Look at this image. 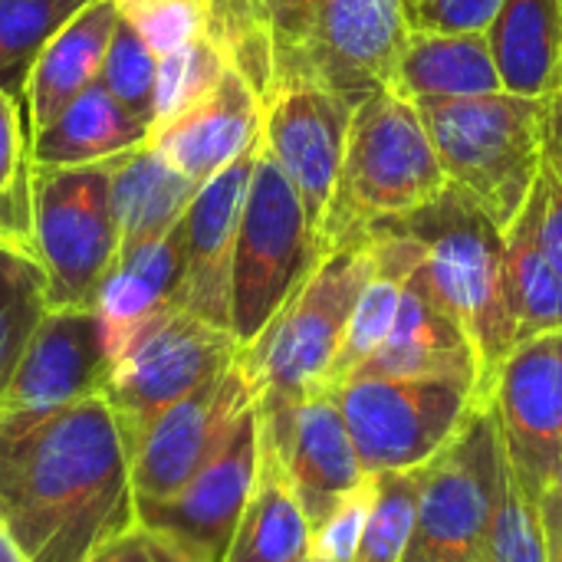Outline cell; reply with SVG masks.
Instances as JSON below:
<instances>
[{
    "label": "cell",
    "instance_id": "19",
    "mask_svg": "<svg viewBox=\"0 0 562 562\" xmlns=\"http://www.w3.org/2000/svg\"><path fill=\"white\" fill-rule=\"evenodd\" d=\"M263 102L227 69L211 95L148 135V145L198 188L260 142Z\"/></svg>",
    "mask_w": 562,
    "mask_h": 562
},
{
    "label": "cell",
    "instance_id": "41",
    "mask_svg": "<svg viewBox=\"0 0 562 562\" xmlns=\"http://www.w3.org/2000/svg\"><path fill=\"white\" fill-rule=\"evenodd\" d=\"M504 0H422L408 10V23L441 33H484Z\"/></svg>",
    "mask_w": 562,
    "mask_h": 562
},
{
    "label": "cell",
    "instance_id": "29",
    "mask_svg": "<svg viewBox=\"0 0 562 562\" xmlns=\"http://www.w3.org/2000/svg\"><path fill=\"white\" fill-rule=\"evenodd\" d=\"M310 547L313 527L280 461L260 441L257 481L224 562H303L310 560Z\"/></svg>",
    "mask_w": 562,
    "mask_h": 562
},
{
    "label": "cell",
    "instance_id": "48",
    "mask_svg": "<svg viewBox=\"0 0 562 562\" xmlns=\"http://www.w3.org/2000/svg\"><path fill=\"white\" fill-rule=\"evenodd\" d=\"M415 3H422V0H408V10H412V7H415Z\"/></svg>",
    "mask_w": 562,
    "mask_h": 562
},
{
    "label": "cell",
    "instance_id": "18",
    "mask_svg": "<svg viewBox=\"0 0 562 562\" xmlns=\"http://www.w3.org/2000/svg\"><path fill=\"white\" fill-rule=\"evenodd\" d=\"M109 372L95 310H46L0 395V408L46 412L95 398L105 395Z\"/></svg>",
    "mask_w": 562,
    "mask_h": 562
},
{
    "label": "cell",
    "instance_id": "15",
    "mask_svg": "<svg viewBox=\"0 0 562 562\" xmlns=\"http://www.w3.org/2000/svg\"><path fill=\"white\" fill-rule=\"evenodd\" d=\"M257 428L260 441L280 461L310 527L326 520L369 477L333 389H316L296 405L257 408Z\"/></svg>",
    "mask_w": 562,
    "mask_h": 562
},
{
    "label": "cell",
    "instance_id": "40",
    "mask_svg": "<svg viewBox=\"0 0 562 562\" xmlns=\"http://www.w3.org/2000/svg\"><path fill=\"white\" fill-rule=\"evenodd\" d=\"M537 188L543 198V240L562 267V86L547 95V135Z\"/></svg>",
    "mask_w": 562,
    "mask_h": 562
},
{
    "label": "cell",
    "instance_id": "28",
    "mask_svg": "<svg viewBox=\"0 0 562 562\" xmlns=\"http://www.w3.org/2000/svg\"><path fill=\"white\" fill-rule=\"evenodd\" d=\"M504 280L517 346L562 333V267L543 240L540 188H533L527 207L504 231Z\"/></svg>",
    "mask_w": 562,
    "mask_h": 562
},
{
    "label": "cell",
    "instance_id": "44",
    "mask_svg": "<svg viewBox=\"0 0 562 562\" xmlns=\"http://www.w3.org/2000/svg\"><path fill=\"white\" fill-rule=\"evenodd\" d=\"M0 244L16 247L33 257V237H30V194L26 184L0 194ZM36 260V257H33Z\"/></svg>",
    "mask_w": 562,
    "mask_h": 562
},
{
    "label": "cell",
    "instance_id": "47",
    "mask_svg": "<svg viewBox=\"0 0 562 562\" xmlns=\"http://www.w3.org/2000/svg\"><path fill=\"white\" fill-rule=\"evenodd\" d=\"M402 562H454V560H448V557H438V553H428V550H408Z\"/></svg>",
    "mask_w": 562,
    "mask_h": 562
},
{
    "label": "cell",
    "instance_id": "35",
    "mask_svg": "<svg viewBox=\"0 0 562 562\" xmlns=\"http://www.w3.org/2000/svg\"><path fill=\"white\" fill-rule=\"evenodd\" d=\"M86 0H0V86L13 95L46 40Z\"/></svg>",
    "mask_w": 562,
    "mask_h": 562
},
{
    "label": "cell",
    "instance_id": "17",
    "mask_svg": "<svg viewBox=\"0 0 562 562\" xmlns=\"http://www.w3.org/2000/svg\"><path fill=\"white\" fill-rule=\"evenodd\" d=\"M260 142L204 181L184 214V263H181V310L194 319L231 333V283L234 250L250 188V171Z\"/></svg>",
    "mask_w": 562,
    "mask_h": 562
},
{
    "label": "cell",
    "instance_id": "1",
    "mask_svg": "<svg viewBox=\"0 0 562 562\" xmlns=\"http://www.w3.org/2000/svg\"><path fill=\"white\" fill-rule=\"evenodd\" d=\"M0 524L26 562H89L138 524L105 395L46 412L0 408Z\"/></svg>",
    "mask_w": 562,
    "mask_h": 562
},
{
    "label": "cell",
    "instance_id": "4",
    "mask_svg": "<svg viewBox=\"0 0 562 562\" xmlns=\"http://www.w3.org/2000/svg\"><path fill=\"white\" fill-rule=\"evenodd\" d=\"M415 105L448 184L471 198L504 234L540 178L547 99L494 92Z\"/></svg>",
    "mask_w": 562,
    "mask_h": 562
},
{
    "label": "cell",
    "instance_id": "9",
    "mask_svg": "<svg viewBox=\"0 0 562 562\" xmlns=\"http://www.w3.org/2000/svg\"><path fill=\"white\" fill-rule=\"evenodd\" d=\"M240 349L227 329H214L184 310L145 329L112 366L105 398L125 448L171 405L194 395L237 362Z\"/></svg>",
    "mask_w": 562,
    "mask_h": 562
},
{
    "label": "cell",
    "instance_id": "36",
    "mask_svg": "<svg viewBox=\"0 0 562 562\" xmlns=\"http://www.w3.org/2000/svg\"><path fill=\"white\" fill-rule=\"evenodd\" d=\"M155 72H158V56L145 46V40L119 20L112 43L105 49L102 69H99V86L115 95L128 112L145 119L151 125V89H155Z\"/></svg>",
    "mask_w": 562,
    "mask_h": 562
},
{
    "label": "cell",
    "instance_id": "8",
    "mask_svg": "<svg viewBox=\"0 0 562 562\" xmlns=\"http://www.w3.org/2000/svg\"><path fill=\"white\" fill-rule=\"evenodd\" d=\"M333 392L366 474L425 468L487 402L477 385L451 379L352 375Z\"/></svg>",
    "mask_w": 562,
    "mask_h": 562
},
{
    "label": "cell",
    "instance_id": "31",
    "mask_svg": "<svg viewBox=\"0 0 562 562\" xmlns=\"http://www.w3.org/2000/svg\"><path fill=\"white\" fill-rule=\"evenodd\" d=\"M46 310L43 267L30 254L0 244V395Z\"/></svg>",
    "mask_w": 562,
    "mask_h": 562
},
{
    "label": "cell",
    "instance_id": "14",
    "mask_svg": "<svg viewBox=\"0 0 562 562\" xmlns=\"http://www.w3.org/2000/svg\"><path fill=\"white\" fill-rule=\"evenodd\" d=\"M352 109L316 79L286 82L263 105V151L293 184L316 244L336 198Z\"/></svg>",
    "mask_w": 562,
    "mask_h": 562
},
{
    "label": "cell",
    "instance_id": "23",
    "mask_svg": "<svg viewBox=\"0 0 562 562\" xmlns=\"http://www.w3.org/2000/svg\"><path fill=\"white\" fill-rule=\"evenodd\" d=\"M392 92L408 102H448L504 92L487 33L412 26L395 63Z\"/></svg>",
    "mask_w": 562,
    "mask_h": 562
},
{
    "label": "cell",
    "instance_id": "5",
    "mask_svg": "<svg viewBox=\"0 0 562 562\" xmlns=\"http://www.w3.org/2000/svg\"><path fill=\"white\" fill-rule=\"evenodd\" d=\"M372 273V240H352L319 257L300 290L280 306L240 366L257 408L296 405L316 389H329L352 306Z\"/></svg>",
    "mask_w": 562,
    "mask_h": 562
},
{
    "label": "cell",
    "instance_id": "21",
    "mask_svg": "<svg viewBox=\"0 0 562 562\" xmlns=\"http://www.w3.org/2000/svg\"><path fill=\"white\" fill-rule=\"evenodd\" d=\"M115 26H119V13L112 0H86L46 40V46L40 49L20 86L26 135L46 128L79 92L99 82V69Z\"/></svg>",
    "mask_w": 562,
    "mask_h": 562
},
{
    "label": "cell",
    "instance_id": "32",
    "mask_svg": "<svg viewBox=\"0 0 562 562\" xmlns=\"http://www.w3.org/2000/svg\"><path fill=\"white\" fill-rule=\"evenodd\" d=\"M481 562H553L540 501L524 491L504 448H501V474H497V504L487 527Z\"/></svg>",
    "mask_w": 562,
    "mask_h": 562
},
{
    "label": "cell",
    "instance_id": "42",
    "mask_svg": "<svg viewBox=\"0 0 562 562\" xmlns=\"http://www.w3.org/2000/svg\"><path fill=\"white\" fill-rule=\"evenodd\" d=\"M26 122H23V105L20 99L0 86V194H10L26 184Z\"/></svg>",
    "mask_w": 562,
    "mask_h": 562
},
{
    "label": "cell",
    "instance_id": "13",
    "mask_svg": "<svg viewBox=\"0 0 562 562\" xmlns=\"http://www.w3.org/2000/svg\"><path fill=\"white\" fill-rule=\"evenodd\" d=\"M487 405L514 474L540 501L562 458V333L517 346L497 369Z\"/></svg>",
    "mask_w": 562,
    "mask_h": 562
},
{
    "label": "cell",
    "instance_id": "43",
    "mask_svg": "<svg viewBox=\"0 0 562 562\" xmlns=\"http://www.w3.org/2000/svg\"><path fill=\"white\" fill-rule=\"evenodd\" d=\"M89 562H191L175 543L135 524L122 537L109 540Z\"/></svg>",
    "mask_w": 562,
    "mask_h": 562
},
{
    "label": "cell",
    "instance_id": "10",
    "mask_svg": "<svg viewBox=\"0 0 562 562\" xmlns=\"http://www.w3.org/2000/svg\"><path fill=\"white\" fill-rule=\"evenodd\" d=\"M501 438L484 402L454 441L422 468L418 524L412 550L454 562H481L497 504Z\"/></svg>",
    "mask_w": 562,
    "mask_h": 562
},
{
    "label": "cell",
    "instance_id": "37",
    "mask_svg": "<svg viewBox=\"0 0 562 562\" xmlns=\"http://www.w3.org/2000/svg\"><path fill=\"white\" fill-rule=\"evenodd\" d=\"M112 7L155 56H165L207 30V0H112Z\"/></svg>",
    "mask_w": 562,
    "mask_h": 562
},
{
    "label": "cell",
    "instance_id": "26",
    "mask_svg": "<svg viewBox=\"0 0 562 562\" xmlns=\"http://www.w3.org/2000/svg\"><path fill=\"white\" fill-rule=\"evenodd\" d=\"M504 92L547 99L562 86V0H504L484 30Z\"/></svg>",
    "mask_w": 562,
    "mask_h": 562
},
{
    "label": "cell",
    "instance_id": "2",
    "mask_svg": "<svg viewBox=\"0 0 562 562\" xmlns=\"http://www.w3.org/2000/svg\"><path fill=\"white\" fill-rule=\"evenodd\" d=\"M385 224L418 244L422 260L415 277L468 336L487 395L497 369L517 349V326L504 280V234L451 184L415 214Z\"/></svg>",
    "mask_w": 562,
    "mask_h": 562
},
{
    "label": "cell",
    "instance_id": "46",
    "mask_svg": "<svg viewBox=\"0 0 562 562\" xmlns=\"http://www.w3.org/2000/svg\"><path fill=\"white\" fill-rule=\"evenodd\" d=\"M0 562H26L23 560V553L16 550V543H13V537L7 533L3 524H0Z\"/></svg>",
    "mask_w": 562,
    "mask_h": 562
},
{
    "label": "cell",
    "instance_id": "24",
    "mask_svg": "<svg viewBox=\"0 0 562 562\" xmlns=\"http://www.w3.org/2000/svg\"><path fill=\"white\" fill-rule=\"evenodd\" d=\"M151 125L128 112L99 82L79 92L46 128L30 135L26 161L46 168L105 165L132 148H142Z\"/></svg>",
    "mask_w": 562,
    "mask_h": 562
},
{
    "label": "cell",
    "instance_id": "34",
    "mask_svg": "<svg viewBox=\"0 0 562 562\" xmlns=\"http://www.w3.org/2000/svg\"><path fill=\"white\" fill-rule=\"evenodd\" d=\"M372 477H375V497L356 562H402L415 540L422 468L389 471Z\"/></svg>",
    "mask_w": 562,
    "mask_h": 562
},
{
    "label": "cell",
    "instance_id": "20",
    "mask_svg": "<svg viewBox=\"0 0 562 562\" xmlns=\"http://www.w3.org/2000/svg\"><path fill=\"white\" fill-rule=\"evenodd\" d=\"M181 263H184V221L161 240L122 254L95 293V319L102 349L115 366L135 339L168 313L181 310Z\"/></svg>",
    "mask_w": 562,
    "mask_h": 562
},
{
    "label": "cell",
    "instance_id": "6",
    "mask_svg": "<svg viewBox=\"0 0 562 562\" xmlns=\"http://www.w3.org/2000/svg\"><path fill=\"white\" fill-rule=\"evenodd\" d=\"M26 194L33 257L46 273V306L92 310L119 260L109 161L82 168L30 165Z\"/></svg>",
    "mask_w": 562,
    "mask_h": 562
},
{
    "label": "cell",
    "instance_id": "16",
    "mask_svg": "<svg viewBox=\"0 0 562 562\" xmlns=\"http://www.w3.org/2000/svg\"><path fill=\"white\" fill-rule=\"evenodd\" d=\"M408 30V0H319L310 72L359 105L392 86Z\"/></svg>",
    "mask_w": 562,
    "mask_h": 562
},
{
    "label": "cell",
    "instance_id": "49",
    "mask_svg": "<svg viewBox=\"0 0 562 562\" xmlns=\"http://www.w3.org/2000/svg\"><path fill=\"white\" fill-rule=\"evenodd\" d=\"M303 562H316V560H303Z\"/></svg>",
    "mask_w": 562,
    "mask_h": 562
},
{
    "label": "cell",
    "instance_id": "25",
    "mask_svg": "<svg viewBox=\"0 0 562 562\" xmlns=\"http://www.w3.org/2000/svg\"><path fill=\"white\" fill-rule=\"evenodd\" d=\"M109 171L112 211L119 224V257L175 231L198 194V184L171 168L148 142L112 158Z\"/></svg>",
    "mask_w": 562,
    "mask_h": 562
},
{
    "label": "cell",
    "instance_id": "33",
    "mask_svg": "<svg viewBox=\"0 0 562 562\" xmlns=\"http://www.w3.org/2000/svg\"><path fill=\"white\" fill-rule=\"evenodd\" d=\"M227 72V59L217 43L201 33L198 40L158 56L155 89H151V132L198 105L217 89Z\"/></svg>",
    "mask_w": 562,
    "mask_h": 562
},
{
    "label": "cell",
    "instance_id": "3",
    "mask_svg": "<svg viewBox=\"0 0 562 562\" xmlns=\"http://www.w3.org/2000/svg\"><path fill=\"white\" fill-rule=\"evenodd\" d=\"M445 191L448 175L418 105L379 89L352 109L336 198L319 231V254L366 240L375 224L415 214Z\"/></svg>",
    "mask_w": 562,
    "mask_h": 562
},
{
    "label": "cell",
    "instance_id": "45",
    "mask_svg": "<svg viewBox=\"0 0 562 562\" xmlns=\"http://www.w3.org/2000/svg\"><path fill=\"white\" fill-rule=\"evenodd\" d=\"M540 510H543L550 543L562 540V458L557 471H553V477H550V484H547V491H543V497H540Z\"/></svg>",
    "mask_w": 562,
    "mask_h": 562
},
{
    "label": "cell",
    "instance_id": "22",
    "mask_svg": "<svg viewBox=\"0 0 562 562\" xmlns=\"http://www.w3.org/2000/svg\"><path fill=\"white\" fill-rule=\"evenodd\" d=\"M356 375L451 379V382H471L484 395L477 356H474L468 336L431 300V293L425 290V283L415 273L405 283V293H402V303H398V316L392 323L389 339L379 346V352Z\"/></svg>",
    "mask_w": 562,
    "mask_h": 562
},
{
    "label": "cell",
    "instance_id": "38",
    "mask_svg": "<svg viewBox=\"0 0 562 562\" xmlns=\"http://www.w3.org/2000/svg\"><path fill=\"white\" fill-rule=\"evenodd\" d=\"M270 33H273V56H277V89L286 82L313 79L310 72V49L316 30V7L319 0H260Z\"/></svg>",
    "mask_w": 562,
    "mask_h": 562
},
{
    "label": "cell",
    "instance_id": "27",
    "mask_svg": "<svg viewBox=\"0 0 562 562\" xmlns=\"http://www.w3.org/2000/svg\"><path fill=\"white\" fill-rule=\"evenodd\" d=\"M366 237L372 240V273L352 306L339 356L329 372V389L352 379L389 339L392 323L398 316L405 283L412 280L418 257H422L418 244L389 224H375Z\"/></svg>",
    "mask_w": 562,
    "mask_h": 562
},
{
    "label": "cell",
    "instance_id": "7",
    "mask_svg": "<svg viewBox=\"0 0 562 562\" xmlns=\"http://www.w3.org/2000/svg\"><path fill=\"white\" fill-rule=\"evenodd\" d=\"M319 257V244L310 231L293 184L263 151L260 138L244 201L231 283V336L240 352L257 342V336L300 290Z\"/></svg>",
    "mask_w": 562,
    "mask_h": 562
},
{
    "label": "cell",
    "instance_id": "30",
    "mask_svg": "<svg viewBox=\"0 0 562 562\" xmlns=\"http://www.w3.org/2000/svg\"><path fill=\"white\" fill-rule=\"evenodd\" d=\"M234 69L267 105L277 92V56L273 33L260 0H207L204 30Z\"/></svg>",
    "mask_w": 562,
    "mask_h": 562
},
{
    "label": "cell",
    "instance_id": "39",
    "mask_svg": "<svg viewBox=\"0 0 562 562\" xmlns=\"http://www.w3.org/2000/svg\"><path fill=\"white\" fill-rule=\"evenodd\" d=\"M372 497H375V477L369 474L349 497H342L326 520H319L313 527V547H310V560L316 562H356L359 557V543L366 533V520L372 510Z\"/></svg>",
    "mask_w": 562,
    "mask_h": 562
},
{
    "label": "cell",
    "instance_id": "11",
    "mask_svg": "<svg viewBox=\"0 0 562 562\" xmlns=\"http://www.w3.org/2000/svg\"><path fill=\"white\" fill-rule=\"evenodd\" d=\"M250 402V382L237 356L224 375L165 408L125 448L135 507L175 497L224 448L234 422Z\"/></svg>",
    "mask_w": 562,
    "mask_h": 562
},
{
    "label": "cell",
    "instance_id": "12",
    "mask_svg": "<svg viewBox=\"0 0 562 562\" xmlns=\"http://www.w3.org/2000/svg\"><path fill=\"white\" fill-rule=\"evenodd\" d=\"M260 461L254 402L234 422L224 448L168 501L135 507V520L175 543L191 562H224L250 501Z\"/></svg>",
    "mask_w": 562,
    "mask_h": 562
}]
</instances>
